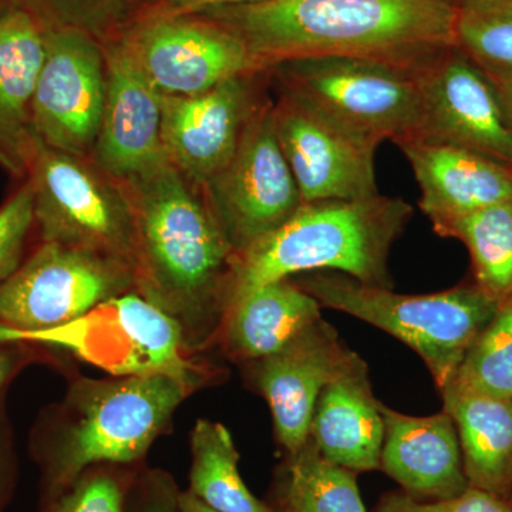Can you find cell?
Instances as JSON below:
<instances>
[{
  "label": "cell",
  "instance_id": "obj_6",
  "mask_svg": "<svg viewBox=\"0 0 512 512\" xmlns=\"http://www.w3.org/2000/svg\"><path fill=\"white\" fill-rule=\"evenodd\" d=\"M266 73L276 89L377 146L420 133L419 70L365 57L322 56L286 60Z\"/></svg>",
  "mask_w": 512,
  "mask_h": 512
},
{
  "label": "cell",
  "instance_id": "obj_12",
  "mask_svg": "<svg viewBox=\"0 0 512 512\" xmlns=\"http://www.w3.org/2000/svg\"><path fill=\"white\" fill-rule=\"evenodd\" d=\"M107 96L103 42L46 26V55L33 99L36 136L47 147L92 158Z\"/></svg>",
  "mask_w": 512,
  "mask_h": 512
},
{
  "label": "cell",
  "instance_id": "obj_10",
  "mask_svg": "<svg viewBox=\"0 0 512 512\" xmlns=\"http://www.w3.org/2000/svg\"><path fill=\"white\" fill-rule=\"evenodd\" d=\"M274 100L262 97L234 156L201 190L235 254L285 225L303 202L276 137Z\"/></svg>",
  "mask_w": 512,
  "mask_h": 512
},
{
  "label": "cell",
  "instance_id": "obj_13",
  "mask_svg": "<svg viewBox=\"0 0 512 512\" xmlns=\"http://www.w3.org/2000/svg\"><path fill=\"white\" fill-rule=\"evenodd\" d=\"M276 92L274 127L303 204L365 200L379 195L377 146L305 101Z\"/></svg>",
  "mask_w": 512,
  "mask_h": 512
},
{
  "label": "cell",
  "instance_id": "obj_31",
  "mask_svg": "<svg viewBox=\"0 0 512 512\" xmlns=\"http://www.w3.org/2000/svg\"><path fill=\"white\" fill-rule=\"evenodd\" d=\"M33 228V195L25 180L0 208V284L15 274L25 261V249Z\"/></svg>",
  "mask_w": 512,
  "mask_h": 512
},
{
  "label": "cell",
  "instance_id": "obj_15",
  "mask_svg": "<svg viewBox=\"0 0 512 512\" xmlns=\"http://www.w3.org/2000/svg\"><path fill=\"white\" fill-rule=\"evenodd\" d=\"M265 73L237 77L194 96H163L164 157L192 184L201 188L234 156L265 96L259 86Z\"/></svg>",
  "mask_w": 512,
  "mask_h": 512
},
{
  "label": "cell",
  "instance_id": "obj_1",
  "mask_svg": "<svg viewBox=\"0 0 512 512\" xmlns=\"http://www.w3.org/2000/svg\"><path fill=\"white\" fill-rule=\"evenodd\" d=\"M137 227L136 289L177 320L192 350L220 335L238 255L202 190L161 161L121 181Z\"/></svg>",
  "mask_w": 512,
  "mask_h": 512
},
{
  "label": "cell",
  "instance_id": "obj_37",
  "mask_svg": "<svg viewBox=\"0 0 512 512\" xmlns=\"http://www.w3.org/2000/svg\"><path fill=\"white\" fill-rule=\"evenodd\" d=\"M487 74L491 77V80H493L495 87H497L505 109L508 111V116H510L512 121V74L490 72H487Z\"/></svg>",
  "mask_w": 512,
  "mask_h": 512
},
{
  "label": "cell",
  "instance_id": "obj_7",
  "mask_svg": "<svg viewBox=\"0 0 512 512\" xmlns=\"http://www.w3.org/2000/svg\"><path fill=\"white\" fill-rule=\"evenodd\" d=\"M40 242L120 259L136 272L137 227L126 185L92 158L37 144L28 177Z\"/></svg>",
  "mask_w": 512,
  "mask_h": 512
},
{
  "label": "cell",
  "instance_id": "obj_38",
  "mask_svg": "<svg viewBox=\"0 0 512 512\" xmlns=\"http://www.w3.org/2000/svg\"><path fill=\"white\" fill-rule=\"evenodd\" d=\"M180 512H218L212 510L207 504L195 498L194 495L188 493L187 490L181 491L180 494Z\"/></svg>",
  "mask_w": 512,
  "mask_h": 512
},
{
  "label": "cell",
  "instance_id": "obj_8",
  "mask_svg": "<svg viewBox=\"0 0 512 512\" xmlns=\"http://www.w3.org/2000/svg\"><path fill=\"white\" fill-rule=\"evenodd\" d=\"M8 342L56 346L114 377L214 376L192 362L194 350L177 320L137 289L100 303L59 328L16 336Z\"/></svg>",
  "mask_w": 512,
  "mask_h": 512
},
{
  "label": "cell",
  "instance_id": "obj_2",
  "mask_svg": "<svg viewBox=\"0 0 512 512\" xmlns=\"http://www.w3.org/2000/svg\"><path fill=\"white\" fill-rule=\"evenodd\" d=\"M198 16L235 33L264 72L322 56L421 70L456 46L458 9L451 0H268Z\"/></svg>",
  "mask_w": 512,
  "mask_h": 512
},
{
  "label": "cell",
  "instance_id": "obj_4",
  "mask_svg": "<svg viewBox=\"0 0 512 512\" xmlns=\"http://www.w3.org/2000/svg\"><path fill=\"white\" fill-rule=\"evenodd\" d=\"M412 217L409 202L382 194L303 204L285 225L238 256L229 306L259 286L308 272H340L393 289L390 252Z\"/></svg>",
  "mask_w": 512,
  "mask_h": 512
},
{
  "label": "cell",
  "instance_id": "obj_16",
  "mask_svg": "<svg viewBox=\"0 0 512 512\" xmlns=\"http://www.w3.org/2000/svg\"><path fill=\"white\" fill-rule=\"evenodd\" d=\"M355 355L338 330L320 318L284 348L248 363L252 383L271 410L276 441L285 457L308 441L320 393Z\"/></svg>",
  "mask_w": 512,
  "mask_h": 512
},
{
  "label": "cell",
  "instance_id": "obj_35",
  "mask_svg": "<svg viewBox=\"0 0 512 512\" xmlns=\"http://www.w3.org/2000/svg\"><path fill=\"white\" fill-rule=\"evenodd\" d=\"M16 481H18V460H16L12 431H10L5 406L0 400V512L5 511L12 500Z\"/></svg>",
  "mask_w": 512,
  "mask_h": 512
},
{
  "label": "cell",
  "instance_id": "obj_27",
  "mask_svg": "<svg viewBox=\"0 0 512 512\" xmlns=\"http://www.w3.org/2000/svg\"><path fill=\"white\" fill-rule=\"evenodd\" d=\"M451 382L466 389L512 399V298L471 343Z\"/></svg>",
  "mask_w": 512,
  "mask_h": 512
},
{
  "label": "cell",
  "instance_id": "obj_41",
  "mask_svg": "<svg viewBox=\"0 0 512 512\" xmlns=\"http://www.w3.org/2000/svg\"><path fill=\"white\" fill-rule=\"evenodd\" d=\"M265 512H282L279 508H276L274 504L266 503Z\"/></svg>",
  "mask_w": 512,
  "mask_h": 512
},
{
  "label": "cell",
  "instance_id": "obj_5",
  "mask_svg": "<svg viewBox=\"0 0 512 512\" xmlns=\"http://www.w3.org/2000/svg\"><path fill=\"white\" fill-rule=\"evenodd\" d=\"M292 279L322 308L363 320L409 346L423 359L439 390L453 380L471 343L500 306L476 284L403 295L340 272H308Z\"/></svg>",
  "mask_w": 512,
  "mask_h": 512
},
{
  "label": "cell",
  "instance_id": "obj_18",
  "mask_svg": "<svg viewBox=\"0 0 512 512\" xmlns=\"http://www.w3.org/2000/svg\"><path fill=\"white\" fill-rule=\"evenodd\" d=\"M396 146L420 188V210L431 225L512 201V168L476 151L414 136Z\"/></svg>",
  "mask_w": 512,
  "mask_h": 512
},
{
  "label": "cell",
  "instance_id": "obj_22",
  "mask_svg": "<svg viewBox=\"0 0 512 512\" xmlns=\"http://www.w3.org/2000/svg\"><path fill=\"white\" fill-rule=\"evenodd\" d=\"M322 318V306L292 278L259 286L229 306L218 339L225 355L252 363L284 348Z\"/></svg>",
  "mask_w": 512,
  "mask_h": 512
},
{
  "label": "cell",
  "instance_id": "obj_29",
  "mask_svg": "<svg viewBox=\"0 0 512 512\" xmlns=\"http://www.w3.org/2000/svg\"><path fill=\"white\" fill-rule=\"evenodd\" d=\"M456 46L485 72L512 74V0L458 12Z\"/></svg>",
  "mask_w": 512,
  "mask_h": 512
},
{
  "label": "cell",
  "instance_id": "obj_19",
  "mask_svg": "<svg viewBox=\"0 0 512 512\" xmlns=\"http://www.w3.org/2000/svg\"><path fill=\"white\" fill-rule=\"evenodd\" d=\"M384 440L380 470L421 501H439L466 491L463 454L450 414L407 416L380 403Z\"/></svg>",
  "mask_w": 512,
  "mask_h": 512
},
{
  "label": "cell",
  "instance_id": "obj_28",
  "mask_svg": "<svg viewBox=\"0 0 512 512\" xmlns=\"http://www.w3.org/2000/svg\"><path fill=\"white\" fill-rule=\"evenodd\" d=\"M143 466L90 467L60 493L40 498L36 512H124L131 485Z\"/></svg>",
  "mask_w": 512,
  "mask_h": 512
},
{
  "label": "cell",
  "instance_id": "obj_36",
  "mask_svg": "<svg viewBox=\"0 0 512 512\" xmlns=\"http://www.w3.org/2000/svg\"><path fill=\"white\" fill-rule=\"evenodd\" d=\"M20 343L0 342V396L22 366L28 362V355Z\"/></svg>",
  "mask_w": 512,
  "mask_h": 512
},
{
  "label": "cell",
  "instance_id": "obj_23",
  "mask_svg": "<svg viewBox=\"0 0 512 512\" xmlns=\"http://www.w3.org/2000/svg\"><path fill=\"white\" fill-rule=\"evenodd\" d=\"M440 392L443 410L456 424L468 484L510 501L512 399L476 392L453 382Z\"/></svg>",
  "mask_w": 512,
  "mask_h": 512
},
{
  "label": "cell",
  "instance_id": "obj_3",
  "mask_svg": "<svg viewBox=\"0 0 512 512\" xmlns=\"http://www.w3.org/2000/svg\"><path fill=\"white\" fill-rule=\"evenodd\" d=\"M208 377L153 373L70 384L30 436L40 498L60 493L90 467L143 466L180 404Z\"/></svg>",
  "mask_w": 512,
  "mask_h": 512
},
{
  "label": "cell",
  "instance_id": "obj_30",
  "mask_svg": "<svg viewBox=\"0 0 512 512\" xmlns=\"http://www.w3.org/2000/svg\"><path fill=\"white\" fill-rule=\"evenodd\" d=\"M134 0H22L46 26L82 30L106 42Z\"/></svg>",
  "mask_w": 512,
  "mask_h": 512
},
{
  "label": "cell",
  "instance_id": "obj_24",
  "mask_svg": "<svg viewBox=\"0 0 512 512\" xmlns=\"http://www.w3.org/2000/svg\"><path fill=\"white\" fill-rule=\"evenodd\" d=\"M274 505L282 512H367L357 473L323 456L311 439L285 457Z\"/></svg>",
  "mask_w": 512,
  "mask_h": 512
},
{
  "label": "cell",
  "instance_id": "obj_9",
  "mask_svg": "<svg viewBox=\"0 0 512 512\" xmlns=\"http://www.w3.org/2000/svg\"><path fill=\"white\" fill-rule=\"evenodd\" d=\"M133 289L136 272L127 262L40 242L0 284V342L59 328Z\"/></svg>",
  "mask_w": 512,
  "mask_h": 512
},
{
  "label": "cell",
  "instance_id": "obj_34",
  "mask_svg": "<svg viewBox=\"0 0 512 512\" xmlns=\"http://www.w3.org/2000/svg\"><path fill=\"white\" fill-rule=\"evenodd\" d=\"M268 0H150L141 18L146 16H198L215 10L256 5Z\"/></svg>",
  "mask_w": 512,
  "mask_h": 512
},
{
  "label": "cell",
  "instance_id": "obj_20",
  "mask_svg": "<svg viewBox=\"0 0 512 512\" xmlns=\"http://www.w3.org/2000/svg\"><path fill=\"white\" fill-rule=\"evenodd\" d=\"M46 55V25L25 5L0 15V170L28 177L39 138L33 99Z\"/></svg>",
  "mask_w": 512,
  "mask_h": 512
},
{
  "label": "cell",
  "instance_id": "obj_26",
  "mask_svg": "<svg viewBox=\"0 0 512 512\" xmlns=\"http://www.w3.org/2000/svg\"><path fill=\"white\" fill-rule=\"evenodd\" d=\"M470 252L476 285L498 303L512 298V201L434 227Z\"/></svg>",
  "mask_w": 512,
  "mask_h": 512
},
{
  "label": "cell",
  "instance_id": "obj_11",
  "mask_svg": "<svg viewBox=\"0 0 512 512\" xmlns=\"http://www.w3.org/2000/svg\"><path fill=\"white\" fill-rule=\"evenodd\" d=\"M114 37L163 96H194L265 73L235 33L202 16H146Z\"/></svg>",
  "mask_w": 512,
  "mask_h": 512
},
{
  "label": "cell",
  "instance_id": "obj_25",
  "mask_svg": "<svg viewBox=\"0 0 512 512\" xmlns=\"http://www.w3.org/2000/svg\"><path fill=\"white\" fill-rule=\"evenodd\" d=\"M234 439L224 424L201 419L191 430V468L187 491L218 512H265L239 471Z\"/></svg>",
  "mask_w": 512,
  "mask_h": 512
},
{
  "label": "cell",
  "instance_id": "obj_33",
  "mask_svg": "<svg viewBox=\"0 0 512 512\" xmlns=\"http://www.w3.org/2000/svg\"><path fill=\"white\" fill-rule=\"evenodd\" d=\"M180 494L170 473L143 466L131 485L124 512H180Z\"/></svg>",
  "mask_w": 512,
  "mask_h": 512
},
{
  "label": "cell",
  "instance_id": "obj_42",
  "mask_svg": "<svg viewBox=\"0 0 512 512\" xmlns=\"http://www.w3.org/2000/svg\"><path fill=\"white\" fill-rule=\"evenodd\" d=\"M510 501H511V504H512V495H511V500Z\"/></svg>",
  "mask_w": 512,
  "mask_h": 512
},
{
  "label": "cell",
  "instance_id": "obj_21",
  "mask_svg": "<svg viewBox=\"0 0 512 512\" xmlns=\"http://www.w3.org/2000/svg\"><path fill=\"white\" fill-rule=\"evenodd\" d=\"M309 439L323 456L357 474L380 470L383 414L369 367L357 353L320 393Z\"/></svg>",
  "mask_w": 512,
  "mask_h": 512
},
{
  "label": "cell",
  "instance_id": "obj_32",
  "mask_svg": "<svg viewBox=\"0 0 512 512\" xmlns=\"http://www.w3.org/2000/svg\"><path fill=\"white\" fill-rule=\"evenodd\" d=\"M376 512H512V504L504 498L480 488L468 487L453 498L439 501H421L410 495H384Z\"/></svg>",
  "mask_w": 512,
  "mask_h": 512
},
{
  "label": "cell",
  "instance_id": "obj_14",
  "mask_svg": "<svg viewBox=\"0 0 512 512\" xmlns=\"http://www.w3.org/2000/svg\"><path fill=\"white\" fill-rule=\"evenodd\" d=\"M417 76L423 101L417 136L476 151L512 168V121L483 67L453 46Z\"/></svg>",
  "mask_w": 512,
  "mask_h": 512
},
{
  "label": "cell",
  "instance_id": "obj_40",
  "mask_svg": "<svg viewBox=\"0 0 512 512\" xmlns=\"http://www.w3.org/2000/svg\"><path fill=\"white\" fill-rule=\"evenodd\" d=\"M20 3H22V0H0V15L20 5Z\"/></svg>",
  "mask_w": 512,
  "mask_h": 512
},
{
  "label": "cell",
  "instance_id": "obj_39",
  "mask_svg": "<svg viewBox=\"0 0 512 512\" xmlns=\"http://www.w3.org/2000/svg\"><path fill=\"white\" fill-rule=\"evenodd\" d=\"M451 2L460 12V10L494 8V6L503 5L511 0H451Z\"/></svg>",
  "mask_w": 512,
  "mask_h": 512
},
{
  "label": "cell",
  "instance_id": "obj_17",
  "mask_svg": "<svg viewBox=\"0 0 512 512\" xmlns=\"http://www.w3.org/2000/svg\"><path fill=\"white\" fill-rule=\"evenodd\" d=\"M103 45L107 96L92 160L104 173L126 181L165 160L163 94L148 82L117 37Z\"/></svg>",
  "mask_w": 512,
  "mask_h": 512
}]
</instances>
